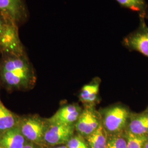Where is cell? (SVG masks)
<instances>
[{
  "label": "cell",
  "instance_id": "cell-6",
  "mask_svg": "<svg viewBox=\"0 0 148 148\" xmlns=\"http://www.w3.org/2000/svg\"><path fill=\"white\" fill-rule=\"evenodd\" d=\"M130 113L122 106H114L106 110L104 113L103 124L105 130L112 133L121 131L127 125Z\"/></svg>",
  "mask_w": 148,
  "mask_h": 148
},
{
  "label": "cell",
  "instance_id": "cell-13",
  "mask_svg": "<svg viewBox=\"0 0 148 148\" xmlns=\"http://www.w3.org/2000/svg\"><path fill=\"white\" fill-rule=\"evenodd\" d=\"M122 7L137 12L139 16L148 17V5L145 0H116Z\"/></svg>",
  "mask_w": 148,
  "mask_h": 148
},
{
  "label": "cell",
  "instance_id": "cell-15",
  "mask_svg": "<svg viewBox=\"0 0 148 148\" xmlns=\"http://www.w3.org/2000/svg\"><path fill=\"white\" fill-rule=\"evenodd\" d=\"M126 137L127 148H143L148 141V138L146 136L136 135L128 132Z\"/></svg>",
  "mask_w": 148,
  "mask_h": 148
},
{
  "label": "cell",
  "instance_id": "cell-14",
  "mask_svg": "<svg viewBox=\"0 0 148 148\" xmlns=\"http://www.w3.org/2000/svg\"><path fill=\"white\" fill-rule=\"evenodd\" d=\"M87 141L90 148H106L107 145V138L106 130L102 125L95 132L87 136Z\"/></svg>",
  "mask_w": 148,
  "mask_h": 148
},
{
  "label": "cell",
  "instance_id": "cell-2",
  "mask_svg": "<svg viewBox=\"0 0 148 148\" xmlns=\"http://www.w3.org/2000/svg\"><path fill=\"white\" fill-rule=\"evenodd\" d=\"M0 53L21 54L26 53L19 35V27L0 13Z\"/></svg>",
  "mask_w": 148,
  "mask_h": 148
},
{
  "label": "cell",
  "instance_id": "cell-17",
  "mask_svg": "<svg viewBox=\"0 0 148 148\" xmlns=\"http://www.w3.org/2000/svg\"><path fill=\"white\" fill-rule=\"evenodd\" d=\"M106 148H127V141L124 138L116 136L108 140Z\"/></svg>",
  "mask_w": 148,
  "mask_h": 148
},
{
  "label": "cell",
  "instance_id": "cell-3",
  "mask_svg": "<svg viewBox=\"0 0 148 148\" xmlns=\"http://www.w3.org/2000/svg\"><path fill=\"white\" fill-rule=\"evenodd\" d=\"M48 124L47 120L35 115L20 117L18 125L28 142L38 145L43 142Z\"/></svg>",
  "mask_w": 148,
  "mask_h": 148
},
{
  "label": "cell",
  "instance_id": "cell-8",
  "mask_svg": "<svg viewBox=\"0 0 148 148\" xmlns=\"http://www.w3.org/2000/svg\"><path fill=\"white\" fill-rule=\"evenodd\" d=\"M101 124L99 118L95 111L87 108L82 111L75 127L80 134L88 136L95 132Z\"/></svg>",
  "mask_w": 148,
  "mask_h": 148
},
{
  "label": "cell",
  "instance_id": "cell-9",
  "mask_svg": "<svg viewBox=\"0 0 148 148\" xmlns=\"http://www.w3.org/2000/svg\"><path fill=\"white\" fill-rule=\"evenodd\" d=\"M82 109L76 104H70L60 108L52 116L47 120L49 123L73 124L77 121Z\"/></svg>",
  "mask_w": 148,
  "mask_h": 148
},
{
  "label": "cell",
  "instance_id": "cell-22",
  "mask_svg": "<svg viewBox=\"0 0 148 148\" xmlns=\"http://www.w3.org/2000/svg\"><path fill=\"white\" fill-rule=\"evenodd\" d=\"M0 148H2V147H0Z\"/></svg>",
  "mask_w": 148,
  "mask_h": 148
},
{
  "label": "cell",
  "instance_id": "cell-21",
  "mask_svg": "<svg viewBox=\"0 0 148 148\" xmlns=\"http://www.w3.org/2000/svg\"><path fill=\"white\" fill-rule=\"evenodd\" d=\"M148 148V141H147L146 143L145 144L144 146V148Z\"/></svg>",
  "mask_w": 148,
  "mask_h": 148
},
{
  "label": "cell",
  "instance_id": "cell-19",
  "mask_svg": "<svg viewBox=\"0 0 148 148\" xmlns=\"http://www.w3.org/2000/svg\"><path fill=\"white\" fill-rule=\"evenodd\" d=\"M23 148H40L38 147V144L35 143H32L28 142L24 146Z\"/></svg>",
  "mask_w": 148,
  "mask_h": 148
},
{
  "label": "cell",
  "instance_id": "cell-20",
  "mask_svg": "<svg viewBox=\"0 0 148 148\" xmlns=\"http://www.w3.org/2000/svg\"><path fill=\"white\" fill-rule=\"evenodd\" d=\"M52 148H68L66 145H62L60 146H57V147H54Z\"/></svg>",
  "mask_w": 148,
  "mask_h": 148
},
{
  "label": "cell",
  "instance_id": "cell-10",
  "mask_svg": "<svg viewBox=\"0 0 148 148\" xmlns=\"http://www.w3.org/2000/svg\"><path fill=\"white\" fill-rule=\"evenodd\" d=\"M27 142L18 125L0 134V147L2 148H23Z\"/></svg>",
  "mask_w": 148,
  "mask_h": 148
},
{
  "label": "cell",
  "instance_id": "cell-12",
  "mask_svg": "<svg viewBox=\"0 0 148 148\" xmlns=\"http://www.w3.org/2000/svg\"><path fill=\"white\" fill-rule=\"evenodd\" d=\"M20 117L8 110L0 100V134L18 126Z\"/></svg>",
  "mask_w": 148,
  "mask_h": 148
},
{
  "label": "cell",
  "instance_id": "cell-7",
  "mask_svg": "<svg viewBox=\"0 0 148 148\" xmlns=\"http://www.w3.org/2000/svg\"><path fill=\"white\" fill-rule=\"evenodd\" d=\"M48 123L43 142L48 145H59L66 144L73 137L74 125L49 122Z\"/></svg>",
  "mask_w": 148,
  "mask_h": 148
},
{
  "label": "cell",
  "instance_id": "cell-1",
  "mask_svg": "<svg viewBox=\"0 0 148 148\" xmlns=\"http://www.w3.org/2000/svg\"><path fill=\"white\" fill-rule=\"evenodd\" d=\"M1 54L0 78L3 84L12 90L32 88L35 83L36 77L27 53Z\"/></svg>",
  "mask_w": 148,
  "mask_h": 148
},
{
  "label": "cell",
  "instance_id": "cell-16",
  "mask_svg": "<svg viewBox=\"0 0 148 148\" xmlns=\"http://www.w3.org/2000/svg\"><path fill=\"white\" fill-rule=\"evenodd\" d=\"M99 85L98 83L91 84L84 86L79 94V99L83 103H87L90 95L95 93H98Z\"/></svg>",
  "mask_w": 148,
  "mask_h": 148
},
{
  "label": "cell",
  "instance_id": "cell-18",
  "mask_svg": "<svg viewBox=\"0 0 148 148\" xmlns=\"http://www.w3.org/2000/svg\"><path fill=\"white\" fill-rule=\"evenodd\" d=\"M68 148H88L82 139L79 136L71 138L66 143Z\"/></svg>",
  "mask_w": 148,
  "mask_h": 148
},
{
  "label": "cell",
  "instance_id": "cell-4",
  "mask_svg": "<svg viewBox=\"0 0 148 148\" xmlns=\"http://www.w3.org/2000/svg\"><path fill=\"white\" fill-rule=\"evenodd\" d=\"M0 13L10 18L18 27L25 24L29 18L26 0H0Z\"/></svg>",
  "mask_w": 148,
  "mask_h": 148
},
{
  "label": "cell",
  "instance_id": "cell-11",
  "mask_svg": "<svg viewBox=\"0 0 148 148\" xmlns=\"http://www.w3.org/2000/svg\"><path fill=\"white\" fill-rule=\"evenodd\" d=\"M128 132L136 135L146 136L148 133V111L130 117Z\"/></svg>",
  "mask_w": 148,
  "mask_h": 148
},
{
  "label": "cell",
  "instance_id": "cell-5",
  "mask_svg": "<svg viewBox=\"0 0 148 148\" xmlns=\"http://www.w3.org/2000/svg\"><path fill=\"white\" fill-rule=\"evenodd\" d=\"M139 27L123 40V45L131 51H136L148 58V27L145 18L139 16Z\"/></svg>",
  "mask_w": 148,
  "mask_h": 148
}]
</instances>
